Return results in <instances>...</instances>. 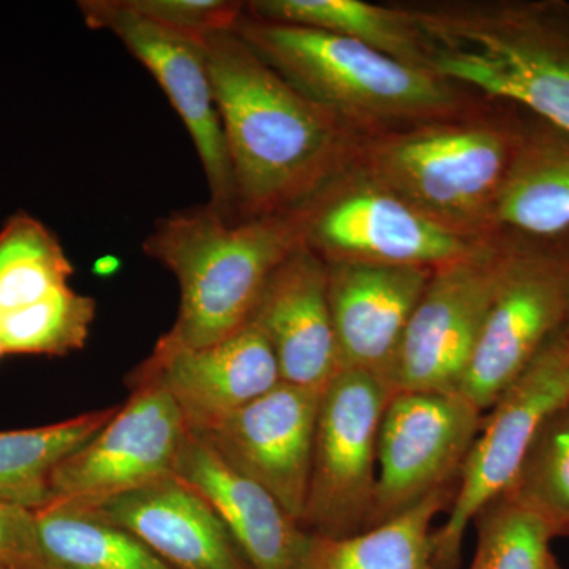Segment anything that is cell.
Returning <instances> with one entry per match:
<instances>
[{
    "label": "cell",
    "instance_id": "1",
    "mask_svg": "<svg viewBox=\"0 0 569 569\" xmlns=\"http://www.w3.org/2000/svg\"><path fill=\"white\" fill-rule=\"evenodd\" d=\"M233 171L236 220L291 211L353 162L359 137L234 31L203 37Z\"/></svg>",
    "mask_w": 569,
    "mask_h": 569
},
{
    "label": "cell",
    "instance_id": "2",
    "mask_svg": "<svg viewBox=\"0 0 569 569\" xmlns=\"http://www.w3.org/2000/svg\"><path fill=\"white\" fill-rule=\"evenodd\" d=\"M429 69L569 133V2L496 0L410 9Z\"/></svg>",
    "mask_w": 569,
    "mask_h": 569
},
{
    "label": "cell",
    "instance_id": "3",
    "mask_svg": "<svg viewBox=\"0 0 569 569\" xmlns=\"http://www.w3.org/2000/svg\"><path fill=\"white\" fill-rule=\"evenodd\" d=\"M302 246L299 208L228 222L206 203L163 217L142 249L181 287L178 318L164 336L201 348L241 331L276 269Z\"/></svg>",
    "mask_w": 569,
    "mask_h": 569
},
{
    "label": "cell",
    "instance_id": "4",
    "mask_svg": "<svg viewBox=\"0 0 569 569\" xmlns=\"http://www.w3.org/2000/svg\"><path fill=\"white\" fill-rule=\"evenodd\" d=\"M233 31L284 80L359 138L462 118L459 86L335 33L242 13Z\"/></svg>",
    "mask_w": 569,
    "mask_h": 569
},
{
    "label": "cell",
    "instance_id": "5",
    "mask_svg": "<svg viewBox=\"0 0 569 569\" xmlns=\"http://www.w3.org/2000/svg\"><path fill=\"white\" fill-rule=\"evenodd\" d=\"M522 130L523 123L463 116L419 123L359 138L355 162L448 230L496 242L498 198Z\"/></svg>",
    "mask_w": 569,
    "mask_h": 569
},
{
    "label": "cell",
    "instance_id": "6",
    "mask_svg": "<svg viewBox=\"0 0 569 569\" xmlns=\"http://www.w3.org/2000/svg\"><path fill=\"white\" fill-rule=\"evenodd\" d=\"M298 208L305 246L325 263L436 271L497 242L473 241L448 230L366 173L355 159Z\"/></svg>",
    "mask_w": 569,
    "mask_h": 569
},
{
    "label": "cell",
    "instance_id": "7",
    "mask_svg": "<svg viewBox=\"0 0 569 569\" xmlns=\"http://www.w3.org/2000/svg\"><path fill=\"white\" fill-rule=\"evenodd\" d=\"M569 277L560 242L501 238L496 284L459 392L489 410L567 328Z\"/></svg>",
    "mask_w": 569,
    "mask_h": 569
},
{
    "label": "cell",
    "instance_id": "8",
    "mask_svg": "<svg viewBox=\"0 0 569 569\" xmlns=\"http://www.w3.org/2000/svg\"><path fill=\"white\" fill-rule=\"evenodd\" d=\"M567 402L569 336L565 329L486 411L460 471L448 518L433 531L438 567L459 568L468 527L482 509L508 492L539 427Z\"/></svg>",
    "mask_w": 569,
    "mask_h": 569
},
{
    "label": "cell",
    "instance_id": "9",
    "mask_svg": "<svg viewBox=\"0 0 569 569\" xmlns=\"http://www.w3.org/2000/svg\"><path fill=\"white\" fill-rule=\"evenodd\" d=\"M392 392L387 381L340 370L321 392L302 527L323 538L369 529L377 492L378 433Z\"/></svg>",
    "mask_w": 569,
    "mask_h": 569
},
{
    "label": "cell",
    "instance_id": "10",
    "mask_svg": "<svg viewBox=\"0 0 569 569\" xmlns=\"http://www.w3.org/2000/svg\"><path fill=\"white\" fill-rule=\"evenodd\" d=\"M485 413L460 392H395L378 433L369 529L455 488Z\"/></svg>",
    "mask_w": 569,
    "mask_h": 569
},
{
    "label": "cell",
    "instance_id": "11",
    "mask_svg": "<svg viewBox=\"0 0 569 569\" xmlns=\"http://www.w3.org/2000/svg\"><path fill=\"white\" fill-rule=\"evenodd\" d=\"M86 24L110 31L146 67L181 116L208 179V204L228 222L236 220L233 171L224 141L203 37L189 36L148 20L126 0L78 3Z\"/></svg>",
    "mask_w": 569,
    "mask_h": 569
},
{
    "label": "cell",
    "instance_id": "12",
    "mask_svg": "<svg viewBox=\"0 0 569 569\" xmlns=\"http://www.w3.org/2000/svg\"><path fill=\"white\" fill-rule=\"evenodd\" d=\"M500 247L501 239L432 272L385 378L392 395L459 392L492 298Z\"/></svg>",
    "mask_w": 569,
    "mask_h": 569
},
{
    "label": "cell",
    "instance_id": "13",
    "mask_svg": "<svg viewBox=\"0 0 569 569\" xmlns=\"http://www.w3.org/2000/svg\"><path fill=\"white\" fill-rule=\"evenodd\" d=\"M129 385L132 396L111 421L54 468L51 501L89 507L174 473L187 433L181 410L157 385Z\"/></svg>",
    "mask_w": 569,
    "mask_h": 569
},
{
    "label": "cell",
    "instance_id": "14",
    "mask_svg": "<svg viewBox=\"0 0 569 569\" xmlns=\"http://www.w3.org/2000/svg\"><path fill=\"white\" fill-rule=\"evenodd\" d=\"M320 399L321 392L282 381L204 432L194 433L228 466L271 493L302 526Z\"/></svg>",
    "mask_w": 569,
    "mask_h": 569
},
{
    "label": "cell",
    "instance_id": "15",
    "mask_svg": "<svg viewBox=\"0 0 569 569\" xmlns=\"http://www.w3.org/2000/svg\"><path fill=\"white\" fill-rule=\"evenodd\" d=\"M129 381H148L170 395L187 429L204 432L282 383L274 351L261 329L246 328L213 346L190 348L162 336Z\"/></svg>",
    "mask_w": 569,
    "mask_h": 569
},
{
    "label": "cell",
    "instance_id": "16",
    "mask_svg": "<svg viewBox=\"0 0 569 569\" xmlns=\"http://www.w3.org/2000/svg\"><path fill=\"white\" fill-rule=\"evenodd\" d=\"M74 507L129 531L173 569H252L208 500L176 473Z\"/></svg>",
    "mask_w": 569,
    "mask_h": 569
},
{
    "label": "cell",
    "instance_id": "17",
    "mask_svg": "<svg viewBox=\"0 0 569 569\" xmlns=\"http://www.w3.org/2000/svg\"><path fill=\"white\" fill-rule=\"evenodd\" d=\"M250 321L274 351L283 383L323 392L340 372L328 266L306 246L276 269Z\"/></svg>",
    "mask_w": 569,
    "mask_h": 569
},
{
    "label": "cell",
    "instance_id": "18",
    "mask_svg": "<svg viewBox=\"0 0 569 569\" xmlns=\"http://www.w3.org/2000/svg\"><path fill=\"white\" fill-rule=\"evenodd\" d=\"M326 266L340 370L385 380L433 271L407 266Z\"/></svg>",
    "mask_w": 569,
    "mask_h": 569
},
{
    "label": "cell",
    "instance_id": "19",
    "mask_svg": "<svg viewBox=\"0 0 569 569\" xmlns=\"http://www.w3.org/2000/svg\"><path fill=\"white\" fill-rule=\"evenodd\" d=\"M174 473L208 500L252 569H302L309 531L192 430L183 437Z\"/></svg>",
    "mask_w": 569,
    "mask_h": 569
},
{
    "label": "cell",
    "instance_id": "20",
    "mask_svg": "<svg viewBox=\"0 0 569 569\" xmlns=\"http://www.w3.org/2000/svg\"><path fill=\"white\" fill-rule=\"evenodd\" d=\"M500 238L556 242L569 234V133L539 121L523 123L498 198Z\"/></svg>",
    "mask_w": 569,
    "mask_h": 569
},
{
    "label": "cell",
    "instance_id": "21",
    "mask_svg": "<svg viewBox=\"0 0 569 569\" xmlns=\"http://www.w3.org/2000/svg\"><path fill=\"white\" fill-rule=\"evenodd\" d=\"M246 13L346 37L396 61L430 70L426 37L410 9H388L362 0H254L246 3Z\"/></svg>",
    "mask_w": 569,
    "mask_h": 569
},
{
    "label": "cell",
    "instance_id": "22",
    "mask_svg": "<svg viewBox=\"0 0 569 569\" xmlns=\"http://www.w3.org/2000/svg\"><path fill=\"white\" fill-rule=\"evenodd\" d=\"M455 489L440 490L396 518L347 538L310 535L302 569H441L433 522Z\"/></svg>",
    "mask_w": 569,
    "mask_h": 569
},
{
    "label": "cell",
    "instance_id": "23",
    "mask_svg": "<svg viewBox=\"0 0 569 569\" xmlns=\"http://www.w3.org/2000/svg\"><path fill=\"white\" fill-rule=\"evenodd\" d=\"M118 410L116 406L39 429L0 432V500L31 511L50 503L54 468L89 443Z\"/></svg>",
    "mask_w": 569,
    "mask_h": 569
},
{
    "label": "cell",
    "instance_id": "24",
    "mask_svg": "<svg viewBox=\"0 0 569 569\" xmlns=\"http://www.w3.org/2000/svg\"><path fill=\"white\" fill-rule=\"evenodd\" d=\"M36 522L51 569H173L129 531L66 501L37 509Z\"/></svg>",
    "mask_w": 569,
    "mask_h": 569
},
{
    "label": "cell",
    "instance_id": "25",
    "mask_svg": "<svg viewBox=\"0 0 569 569\" xmlns=\"http://www.w3.org/2000/svg\"><path fill=\"white\" fill-rule=\"evenodd\" d=\"M71 274L62 246L39 220L18 213L0 231V313L47 298Z\"/></svg>",
    "mask_w": 569,
    "mask_h": 569
},
{
    "label": "cell",
    "instance_id": "26",
    "mask_svg": "<svg viewBox=\"0 0 569 569\" xmlns=\"http://www.w3.org/2000/svg\"><path fill=\"white\" fill-rule=\"evenodd\" d=\"M96 301L69 284L47 298L0 316V358L62 356L81 350L96 320Z\"/></svg>",
    "mask_w": 569,
    "mask_h": 569
},
{
    "label": "cell",
    "instance_id": "27",
    "mask_svg": "<svg viewBox=\"0 0 569 569\" xmlns=\"http://www.w3.org/2000/svg\"><path fill=\"white\" fill-rule=\"evenodd\" d=\"M505 496L538 516L553 537L569 535V402L539 427Z\"/></svg>",
    "mask_w": 569,
    "mask_h": 569
},
{
    "label": "cell",
    "instance_id": "28",
    "mask_svg": "<svg viewBox=\"0 0 569 569\" xmlns=\"http://www.w3.org/2000/svg\"><path fill=\"white\" fill-rule=\"evenodd\" d=\"M477 548L468 569H548L553 556L549 527L507 496L497 498L473 520Z\"/></svg>",
    "mask_w": 569,
    "mask_h": 569
},
{
    "label": "cell",
    "instance_id": "29",
    "mask_svg": "<svg viewBox=\"0 0 569 569\" xmlns=\"http://www.w3.org/2000/svg\"><path fill=\"white\" fill-rule=\"evenodd\" d=\"M130 9L174 31L194 37L233 31L246 3L231 0H126Z\"/></svg>",
    "mask_w": 569,
    "mask_h": 569
},
{
    "label": "cell",
    "instance_id": "30",
    "mask_svg": "<svg viewBox=\"0 0 569 569\" xmlns=\"http://www.w3.org/2000/svg\"><path fill=\"white\" fill-rule=\"evenodd\" d=\"M0 569H51L41 549L36 511L2 500Z\"/></svg>",
    "mask_w": 569,
    "mask_h": 569
},
{
    "label": "cell",
    "instance_id": "31",
    "mask_svg": "<svg viewBox=\"0 0 569 569\" xmlns=\"http://www.w3.org/2000/svg\"><path fill=\"white\" fill-rule=\"evenodd\" d=\"M116 266H118L116 258H102V260L97 261L96 271L99 272V274H111Z\"/></svg>",
    "mask_w": 569,
    "mask_h": 569
},
{
    "label": "cell",
    "instance_id": "32",
    "mask_svg": "<svg viewBox=\"0 0 569 569\" xmlns=\"http://www.w3.org/2000/svg\"><path fill=\"white\" fill-rule=\"evenodd\" d=\"M560 247H561V250H563V254H565V260H567V266H568V277H569V234L568 236H565L563 239H560ZM567 332H568V336H569V312H568V321H567Z\"/></svg>",
    "mask_w": 569,
    "mask_h": 569
},
{
    "label": "cell",
    "instance_id": "33",
    "mask_svg": "<svg viewBox=\"0 0 569 569\" xmlns=\"http://www.w3.org/2000/svg\"><path fill=\"white\" fill-rule=\"evenodd\" d=\"M548 569H561V568L559 567V563H557V560L552 559V561H550Z\"/></svg>",
    "mask_w": 569,
    "mask_h": 569
},
{
    "label": "cell",
    "instance_id": "34",
    "mask_svg": "<svg viewBox=\"0 0 569 569\" xmlns=\"http://www.w3.org/2000/svg\"><path fill=\"white\" fill-rule=\"evenodd\" d=\"M0 316H2V313H0Z\"/></svg>",
    "mask_w": 569,
    "mask_h": 569
}]
</instances>
